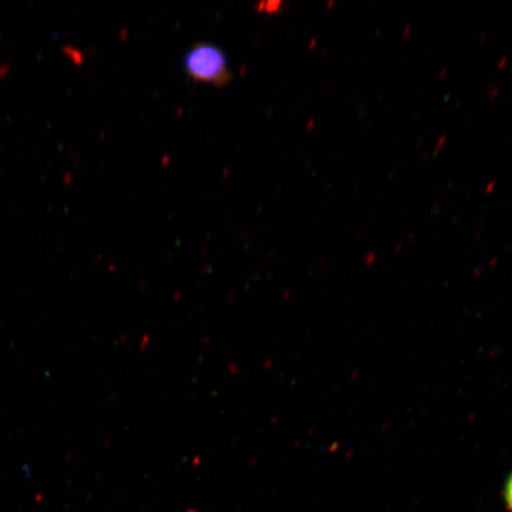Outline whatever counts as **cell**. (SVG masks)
I'll return each instance as SVG.
<instances>
[{
	"label": "cell",
	"instance_id": "4",
	"mask_svg": "<svg viewBox=\"0 0 512 512\" xmlns=\"http://www.w3.org/2000/svg\"><path fill=\"white\" fill-rule=\"evenodd\" d=\"M447 142V136L446 134H441V136L438 138L437 143H435L434 147V156H437L438 153L444 149V146Z\"/></svg>",
	"mask_w": 512,
	"mask_h": 512
},
{
	"label": "cell",
	"instance_id": "11",
	"mask_svg": "<svg viewBox=\"0 0 512 512\" xmlns=\"http://www.w3.org/2000/svg\"><path fill=\"white\" fill-rule=\"evenodd\" d=\"M335 5H336L335 0H331V2H329V4H328V9L334 8Z\"/></svg>",
	"mask_w": 512,
	"mask_h": 512
},
{
	"label": "cell",
	"instance_id": "12",
	"mask_svg": "<svg viewBox=\"0 0 512 512\" xmlns=\"http://www.w3.org/2000/svg\"><path fill=\"white\" fill-rule=\"evenodd\" d=\"M421 143H422V139L416 140V144H415V146H416V147H420V146H421Z\"/></svg>",
	"mask_w": 512,
	"mask_h": 512
},
{
	"label": "cell",
	"instance_id": "2",
	"mask_svg": "<svg viewBox=\"0 0 512 512\" xmlns=\"http://www.w3.org/2000/svg\"><path fill=\"white\" fill-rule=\"evenodd\" d=\"M284 3L281 2H267L261 3L256 6V10L264 11L266 14H271V12H278L283 8Z\"/></svg>",
	"mask_w": 512,
	"mask_h": 512
},
{
	"label": "cell",
	"instance_id": "8",
	"mask_svg": "<svg viewBox=\"0 0 512 512\" xmlns=\"http://www.w3.org/2000/svg\"><path fill=\"white\" fill-rule=\"evenodd\" d=\"M412 30H413L412 25H407V27L403 28L402 32H401L402 38H405V40H407V38L409 36H411Z\"/></svg>",
	"mask_w": 512,
	"mask_h": 512
},
{
	"label": "cell",
	"instance_id": "9",
	"mask_svg": "<svg viewBox=\"0 0 512 512\" xmlns=\"http://www.w3.org/2000/svg\"><path fill=\"white\" fill-rule=\"evenodd\" d=\"M448 74V68L447 67H444V68H441L440 72H439V80H444L446 78Z\"/></svg>",
	"mask_w": 512,
	"mask_h": 512
},
{
	"label": "cell",
	"instance_id": "5",
	"mask_svg": "<svg viewBox=\"0 0 512 512\" xmlns=\"http://www.w3.org/2000/svg\"><path fill=\"white\" fill-rule=\"evenodd\" d=\"M496 181H490L488 184L485 185L484 192L486 195L492 194V192L496 189Z\"/></svg>",
	"mask_w": 512,
	"mask_h": 512
},
{
	"label": "cell",
	"instance_id": "10",
	"mask_svg": "<svg viewBox=\"0 0 512 512\" xmlns=\"http://www.w3.org/2000/svg\"><path fill=\"white\" fill-rule=\"evenodd\" d=\"M486 38H488V34H486V32H482V34L479 35V42H485Z\"/></svg>",
	"mask_w": 512,
	"mask_h": 512
},
{
	"label": "cell",
	"instance_id": "7",
	"mask_svg": "<svg viewBox=\"0 0 512 512\" xmlns=\"http://www.w3.org/2000/svg\"><path fill=\"white\" fill-rule=\"evenodd\" d=\"M499 93H501V88L498 86H490L489 95L491 99H496Z\"/></svg>",
	"mask_w": 512,
	"mask_h": 512
},
{
	"label": "cell",
	"instance_id": "3",
	"mask_svg": "<svg viewBox=\"0 0 512 512\" xmlns=\"http://www.w3.org/2000/svg\"><path fill=\"white\" fill-rule=\"evenodd\" d=\"M504 497L505 501H507V504L509 505L510 510L512 511V473L508 478L507 483H505Z\"/></svg>",
	"mask_w": 512,
	"mask_h": 512
},
{
	"label": "cell",
	"instance_id": "1",
	"mask_svg": "<svg viewBox=\"0 0 512 512\" xmlns=\"http://www.w3.org/2000/svg\"><path fill=\"white\" fill-rule=\"evenodd\" d=\"M182 63L185 73L197 82L223 87L233 79L228 56L213 43L192 44L184 54Z\"/></svg>",
	"mask_w": 512,
	"mask_h": 512
},
{
	"label": "cell",
	"instance_id": "6",
	"mask_svg": "<svg viewBox=\"0 0 512 512\" xmlns=\"http://www.w3.org/2000/svg\"><path fill=\"white\" fill-rule=\"evenodd\" d=\"M508 62V56H502L501 59H499L497 62V69L503 70L505 67H507Z\"/></svg>",
	"mask_w": 512,
	"mask_h": 512
}]
</instances>
